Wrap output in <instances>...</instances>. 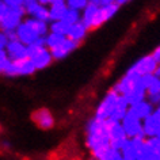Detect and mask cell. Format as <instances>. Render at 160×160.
I'll use <instances>...</instances> for the list:
<instances>
[{
    "label": "cell",
    "instance_id": "1",
    "mask_svg": "<svg viewBox=\"0 0 160 160\" xmlns=\"http://www.w3.org/2000/svg\"><path fill=\"white\" fill-rule=\"evenodd\" d=\"M86 145L90 149L92 158L101 159L111 148L109 136V121L94 117L87 123Z\"/></svg>",
    "mask_w": 160,
    "mask_h": 160
},
{
    "label": "cell",
    "instance_id": "2",
    "mask_svg": "<svg viewBox=\"0 0 160 160\" xmlns=\"http://www.w3.org/2000/svg\"><path fill=\"white\" fill-rule=\"evenodd\" d=\"M35 72H37V68L34 62L31 61L30 57H26L22 60H8L2 73L10 78H15V76H31Z\"/></svg>",
    "mask_w": 160,
    "mask_h": 160
},
{
    "label": "cell",
    "instance_id": "3",
    "mask_svg": "<svg viewBox=\"0 0 160 160\" xmlns=\"http://www.w3.org/2000/svg\"><path fill=\"white\" fill-rule=\"evenodd\" d=\"M121 122L129 138H147V134L142 128V119L132 109H129Z\"/></svg>",
    "mask_w": 160,
    "mask_h": 160
},
{
    "label": "cell",
    "instance_id": "4",
    "mask_svg": "<svg viewBox=\"0 0 160 160\" xmlns=\"http://www.w3.org/2000/svg\"><path fill=\"white\" fill-rule=\"evenodd\" d=\"M26 18V11L23 6L18 7H8V11L0 21V30L8 31V30H17L18 26L25 21Z\"/></svg>",
    "mask_w": 160,
    "mask_h": 160
},
{
    "label": "cell",
    "instance_id": "5",
    "mask_svg": "<svg viewBox=\"0 0 160 160\" xmlns=\"http://www.w3.org/2000/svg\"><path fill=\"white\" fill-rule=\"evenodd\" d=\"M119 95L114 88H111L109 92L105 95V98L102 99V102L98 105L97 110H95V117L99 119H109L113 114V111L117 106V103L119 101Z\"/></svg>",
    "mask_w": 160,
    "mask_h": 160
},
{
    "label": "cell",
    "instance_id": "6",
    "mask_svg": "<svg viewBox=\"0 0 160 160\" xmlns=\"http://www.w3.org/2000/svg\"><path fill=\"white\" fill-rule=\"evenodd\" d=\"M158 67H159V62L156 61L155 57L151 53V54H147V56H144V57L138 58L126 72L137 75V76H145V75L155 73Z\"/></svg>",
    "mask_w": 160,
    "mask_h": 160
},
{
    "label": "cell",
    "instance_id": "7",
    "mask_svg": "<svg viewBox=\"0 0 160 160\" xmlns=\"http://www.w3.org/2000/svg\"><path fill=\"white\" fill-rule=\"evenodd\" d=\"M107 121H109V136L111 147L121 149L122 145L126 142V140L129 138L122 126V122L113 121V119H107Z\"/></svg>",
    "mask_w": 160,
    "mask_h": 160
},
{
    "label": "cell",
    "instance_id": "8",
    "mask_svg": "<svg viewBox=\"0 0 160 160\" xmlns=\"http://www.w3.org/2000/svg\"><path fill=\"white\" fill-rule=\"evenodd\" d=\"M119 7L121 6L117 4V3H113V4H109V6H99V10H98V12L92 21V25H91V30L98 29V27H101L103 23L110 21V19L118 12Z\"/></svg>",
    "mask_w": 160,
    "mask_h": 160
},
{
    "label": "cell",
    "instance_id": "9",
    "mask_svg": "<svg viewBox=\"0 0 160 160\" xmlns=\"http://www.w3.org/2000/svg\"><path fill=\"white\" fill-rule=\"evenodd\" d=\"M31 119H33V122L42 130H49L54 126L53 114H52L48 109H45V107L35 110L34 113L31 114Z\"/></svg>",
    "mask_w": 160,
    "mask_h": 160
},
{
    "label": "cell",
    "instance_id": "10",
    "mask_svg": "<svg viewBox=\"0 0 160 160\" xmlns=\"http://www.w3.org/2000/svg\"><path fill=\"white\" fill-rule=\"evenodd\" d=\"M79 45H80L79 42H76V41H73V39L65 37L57 46H54V48L50 49L52 56H53L54 60H62V58H65L68 54H71Z\"/></svg>",
    "mask_w": 160,
    "mask_h": 160
},
{
    "label": "cell",
    "instance_id": "11",
    "mask_svg": "<svg viewBox=\"0 0 160 160\" xmlns=\"http://www.w3.org/2000/svg\"><path fill=\"white\" fill-rule=\"evenodd\" d=\"M31 61L34 62L35 68H37V71H41V69H45L52 64L53 61V56H52V52L48 46L42 48V49H39L38 52H35V53L31 56Z\"/></svg>",
    "mask_w": 160,
    "mask_h": 160
},
{
    "label": "cell",
    "instance_id": "12",
    "mask_svg": "<svg viewBox=\"0 0 160 160\" xmlns=\"http://www.w3.org/2000/svg\"><path fill=\"white\" fill-rule=\"evenodd\" d=\"M17 35H18V39L21 42H23L25 45H30V43H33L35 39H38L41 35H39L37 31H35L33 27H31L29 23L23 21L21 25L18 26L17 29Z\"/></svg>",
    "mask_w": 160,
    "mask_h": 160
},
{
    "label": "cell",
    "instance_id": "13",
    "mask_svg": "<svg viewBox=\"0 0 160 160\" xmlns=\"http://www.w3.org/2000/svg\"><path fill=\"white\" fill-rule=\"evenodd\" d=\"M6 52L8 54L10 60H22V58L29 57V54H27V45H25L19 39H14V41H10L7 43Z\"/></svg>",
    "mask_w": 160,
    "mask_h": 160
},
{
    "label": "cell",
    "instance_id": "14",
    "mask_svg": "<svg viewBox=\"0 0 160 160\" xmlns=\"http://www.w3.org/2000/svg\"><path fill=\"white\" fill-rule=\"evenodd\" d=\"M88 31H90L88 27H87L82 21H79V22H76L75 25L71 26L69 33H68L67 37L73 39V41H76V42H79V43H82L83 41H84V38L87 37Z\"/></svg>",
    "mask_w": 160,
    "mask_h": 160
},
{
    "label": "cell",
    "instance_id": "15",
    "mask_svg": "<svg viewBox=\"0 0 160 160\" xmlns=\"http://www.w3.org/2000/svg\"><path fill=\"white\" fill-rule=\"evenodd\" d=\"M130 109V103L128 102V99L123 97V95H121L119 97V101L117 103V106H115V109L113 111V114H111V117L109 119H113V121H119L121 122L123 118H125L126 113L129 111Z\"/></svg>",
    "mask_w": 160,
    "mask_h": 160
},
{
    "label": "cell",
    "instance_id": "16",
    "mask_svg": "<svg viewBox=\"0 0 160 160\" xmlns=\"http://www.w3.org/2000/svg\"><path fill=\"white\" fill-rule=\"evenodd\" d=\"M130 109L133 110L141 119H145L147 117H149V115L153 113L155 106L152 105L148 99H144V101L136 103V105H133V106H130Z\"/></svg>",
    "mask_w": 160,
    "mask_h": 160
},
{
    "label": "cell",
    "instance_id": "17",
    "mask_svg": "<svg viewBox=\"0 0 160 160\" xmlns=\"http://www.w3.org/2000/svg\"><path fill=\"white\" fill-rule=\"evenodd\" d=\"M99 10V4L98 3H88V4L86 6V8L82 11V22L84 23V25L88 27L90 31H91V25H92V21L95 18V15H97Z\"/></svg>",
    "mask_w": 160,
    "mask_h": 160
},
{
    "label": "cell",
    "instance_id": "18",
    "mask_svg": "<svg viewBox=\"0 0 160 160\" xmlns=\"http://www.w3.org/2000/svg\"><path fill=\"white\" fill-rule=\"evenodd\" d=\"M25 22H27L29 25L33 27V29L37 31V33L41 35V37H45V35L49 33V23L48 22H43V21H39V19H37V18H34V17H27L25 18Z\"/></svg>",
    "mask_w": 160,
    "mask_h": 160
},
{
    "label": "cell",
    "instance_id": "19",
    "mask_svg": "<svg viewBox=\"0 0 160 160\" xmlns=\"http://www.w3.org/2000/svg\"><path fill=\"white\" fill-rule=\"evenodd\" d=\"M68 10V4L67 2H61V3H53L49 6V11H50V21H60L64 18Z\"/></svg>",
    "mask_w": 160,
    "mask_h": 160
},
{
    "label": "cell",
    "instance_id": "20",
    "mask_svg": "<svg viewBox=\"0 0 160 160\" xmlns=\"http://www.w3.org/2000/svg\"><path fill=\"white\" fill-rule=\"evenodd\" d=\"M71 26L68 22H65L64 19H60V21H53L49 23V30L53 31V33H57V34H61V35H68L69 33V29Z\"/></svg>",
    "mask_w": 160,
    "mask_h": 160
},
{
    "label": "cell",
    "instance_id": "21",
    "mask_svg": "<svg viewBox=\"0 0 160 160\" xmlns=\"http://www.w3.org/2000/svg\"><path fill=\"white\" fill-rule=\"evenodd\" d=\"M31 17L39 19V21H43V22H48L50 23V11H49V6H43V4H39V7L35 10V12L31 15Z\"/></svg>",
    "mask_w": 160,
    "mask_h": 160
},
{
    "label": "cell",
    "instance_id": "22",
    "mask_svg": "<svg viewBox=\"0 0 160 160\" xmlns=\"http://www.w3.org/2000/svg\"><path fill=\"white\" fill-rule=\"evenodd\" d=\"M65 38V35H61V34H57V33H53V31H49L46 35H45V42H46V46L52 49V48L57 46L62 39Z\"/></svg>",
    "mask_w": 160,
    "mask_h": 160
},
{
    "label": "cell",
    "instance_id": "23",
    "mask_svg": "<svg viewBox=\"0 0 160 160\" xmlns=\"http://www.w3.org/2000/svg\"><path fill=\"white\" fill-rule=\"evenodd\" d=\"M62 19L69 23V25H75L76 22L82 21V11L75 10V8H69V7H68V10H67V12L64 15Z\"/></svg>",
    "mask_w": 160,
    "mask_h": 160
},
{
    "label": "cell",
    "instance_id": "24",
    "mask_svg": "<svg viewBox=\"0 0 160 160\" xmlns=\"http://www.w3.org/2000/svg\"><path fill=\"white\" fill-rule=\"evenodd\" d=\"M101 159L102 160H125L122 153H121V151L117 149V148H113V147H111Z\"/></svg>",
    "mask_w": 160,
    "mask_h": 160
},
{
    "label": "cell",
    "instance_id": "25",
    "mask_svg": "<svg viewBox=\"0 0 160 160\" xmlns=\"http://www.w3.org/2000/svg\"><path fill=\"white\" fill-rule=\"evenodd\" d=\"M39 4H41V3H39L38 0H25V3H23V8H25V11H26V15L31 17V15L35 12V10L39 7Z\"/></svg>",
    "mask_w": 160,
    "mask_h": 160
},
{
    "label": "cell",
    "instance_id": "26",
    "mask_svg": "<svg viewBox=\"0 0 160 160\" xmlns=\"http://www.w3.org/2000/svg\"><path fill=\"white\" fill-rule=\"evenodd\" d=\"M8 54H7V52L6 49H3V48H0V73L3 72V68L6 67V64L8 62Z\"/></svg>",
    "mask_w": 160,
    "mask_h": 160
},
{
    "label": "cell",
    "instance_id": "27",
    "mask_svg": "<svg viewBox=\"0 0 160 160\" xmlns=\"http://www.w3.org/2000/svg\"><path fill=\"white\" fill-rule=\"evenodd\" d=\"M147 99L149 101L152 105L155 107L160 106V92H156V94H151V95H147Z\"/></svg>",
    "mask_w": 160,
    "mask_h": 160
},
{
    "label": "cell",
    "instance_id": "28",
    "mask_svg": "<svg viewBox=\"0 0 160 160\" xmlns=\"http://www.w3.org/2000/svg\"><path fill=\"white\" fill-rule=\"evenodd\" d=\"M10 42L8 37H7V33L3 30H0V48H3V49H6L7 43Z\"/></svg>",
    "mask_w": 160,
    "mask_h": 160
},
{
    "label": "cell",
    "instance_id": "29",
    "mask_svg": "<svg viewBox=\"0 0 160 160\" xmlns=\"http://www.w3.org/2000/svg\"><path fill=\"white\" fill-rule=\"evenodd\" d=\"M8 7H18V6H23L25 0H3Z\"/></svg>",
    "mask_w": 160,
    "mask_h": 160
},
{
    "label": "cell",
    "instance_id": "30",
    "mask_svg": "<svg viewBox=\"0 0 160 160\" xmlns=\"http://www.w3.org/2000/svg\"><path fill=\"white\" fill-rule=\"evenodd\" d=\"M7 11H8V6H7L3 0H0V21L3 19V17L6 15Z\"/></svg>",
    "mask_w": 160,
    "mask_h": 160
},
{
    "label": "cell",
    "instance_id": "31",
    "mask_svg": "<svg viewBox=\"0 0 160 160\" xmlns=\"http://www.w3.org/2000/svg\"><path fill=\"white\" fill-rule=\"evenodd\" d=\"M38 2L43 6H50L53 3H61V2H65V0H38Z\"/></svg>",
    "mask_w": 160,
    "mask_h": 160
},
{
    "label": "cell",
    "instance_id": "32",
    "mask_svg": "<svg viewBox=\"0 0 160 160\" xmlns=\"http://www.w3.org/2000/svg\"><path fill=\"white\" fill-rule=\"evenodd\" d=\"M152 56H153L156 61H158V62L160 64V45H159L158 48H155V50L152 52Z\"/></svg>",
    "mask_w": 160,
    "mask_h": 160
},
{
    "label": "cell",
    "instance_id": "33",
    "mask_svg": "<svg viewBox=\"0 0 160 160\" xmlns=\"http://www.w3.org/2000/svg\"><path fill=\"white\" fill-rule=\"evenodd\" d=\"M113 3H117V0H99V6H109Z\"/></svg>",
    "mask_w": 160,
    "mask_h": 160
},
{
    "label": "cell",
    "instance_id": "34",
    "mask_svg": "<svg viewBox=\"0 0 160 160\" xmlns=\"http://www.w3.org/2000/svg\"><path fill=\"white\" fill-rule=\"evenodd\" d=\"M132 0H117V4H119V6H125V4H128V3H130Z\"/></svg>",
    "mask_w": 160,
    "mask_h": 160
},
{
    "label": "cell",
    "instance_id": "35",
    "mask_svg": "<svg viewBox=\"0 0 160 160\" xmlns=\"http://www.w3.org/2000/svg\"><path fill=\"white\" fill-rule=\"evenodd\" d=\"M155 75H156V76H159V78H160V64H159L158 69H156V72H155Z\"/></svg>",
    "mask_w": 160,
    "mask_h": 160
},
{
    "label": "cell",
    "instance_id": "36",
    "mask_svg": "<svg viewBox=\"0 0 160 160\" xmlns=\"http://www.w3.org/2000/svg\"><path fill=\"white\" fill-rule=\"evenodd\" d=\"M90 2L91 3H98V4H99V0H90Z\"/></svg>",
    "mask_w": 160,
    "mask_h": 160
},
{
    "label": "cell",
    "instance_id": "37",
    "mask_svg": "<svg viewBox=\"0 0 160 160\" xmlns=\"http://www.w3.org/2000/svg\"><path fill=\"white\" fill-rule=\"evenodd\" d=\"M92 160H101V159H98V158H92Z\"/></svg>",
    "mask_w": 160,
    "mask_h": 160
},
{
    "label": "cell",
    "instance_id": "38",
    "mask_svg": "<svg viewBox=\"0 0 160 160\" xmlns=\"http://www.w3.org/2000/svg\"><path fill=\"white\" fill-rule=\"evenodd\" d=\"M65 2H67V3H69V2H73V0H65Z\"/></svg>",
    "mask_w": 160,
    "mask_h": 160
}]
</instances>
